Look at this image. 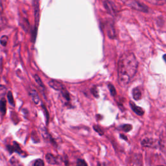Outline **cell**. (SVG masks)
<instances>
[{"instance_id": "obj_2", "label": "cell", "mask_w": 166, "mask_h": 166, "mask_svg": "<svg viewBox=\"0 0 166 166\" xmlns=\"http://www.w3.org/2000/svg\"><path fill=\"white\" fill-rule=\"evenodd\" d=\"M122 1L125 4L133 8V9L145 13L148 12L147 7L136 1V0H122Z\"/></svg>"}, {"instance_id": "obj_18", "label": "cell", "mask_w": 166, "mask_h": 166, "mask_svg": "<svg viewBox=\"0 0 166 166\" xmlns=\"http://www.w3.org/2000/svg\"><path fill=\"white\" fill-rule=\"evenodd\" d=\"M122 129L125 131V132L126 133H128L129 132V131H130L131 130H132V126H131L130 125H129V124H127V125H123L122 126Z\"/></svg>"}, {"instance_id": "obj_5", "label": "cell", "mask_w": 166, "mask_h": 166, "mask_svg": "<svg viewBox=\"0 0 166 166\" xmlns=\"http://www.w3.org/2000/svg\"><path fill=\"white\" fill-rule=\"evenodd\" d=\"M30 95H31V97L34 104L38 105V104L40 103V99L39 95H38V94L37 93V92L35 90L31 89L30 90Z\"/></svg>"}, {"instance_id": "obj_8", "label": "cell", "mask_w": 166, "mask_h": 166, "mask_svg": "<svg viewBox=\"0 0 166 166\" xmlns=\"http://www.w3.org/2000/svg\"><path fill=\"white\" fill-rule=\"evenodd\" d=\"M6 100L5 98L0 99V114L3 116L6 113Z\"/></svg>"}, {"instance_id": "obj_26", "label": "cell", "mask_w": 166, "mask_h": 166, "mask_svg": "<svg viewBox=\"0 0 166 166\" xmlns=\"http://www.w3.org/2000/svg\"><path fill=\"white\" fill-rule=\"evenodd\" d=\"M120 137H121V138H123V140H127V137H126L125 136H124V135H123V134H121V135H120Z\"/></svg>"}, {"instance_id": "obj_19", "label": "cell", "mask_w": 166, "mask_h": 166, "mask_svg": "<svg viewBox=\"0 0 166 166\" xmlns=\"http://www.w3.org/2000/svg\"><path fill=\"white\" fill-rule=\"evenodd\" d=\"M33 166H44V162L41 159H38L34 162Z\"/></svg>"}, {"instance_id": "obj_12", "label": "cell", "mask_w": 166, "mask_h": 166, "mask_svg": "<svg viewBox=\"0 0 166 166\" xmlns=\"http://www.w3.org/2000/svg\"><path fill=\"white\" fill-rule=\"evenodd\" d=\"M8 41H9V38L6 35L2 36L1 38H0V44H1L3 46H6L7 43H8Z\"/></svg>"}, {"instance_id": "obj_17", "label": "cell", "mask_w": 166, "mask_h": 166, "mask_svg": "<svg viewBox=\"0 0 166 166\" xmlns=\"http://www.w3.org/2000/svg\"><path fill=\"white\" fill-rule=\"evenodd\" d=\"M94 129L97 132L99 135H101V136H103L104 134V132L103 130L101 129V127L98 125H94Z\"/></svg>"}, {"instance_id": "obj_25", "label": "cell", "mask_w": 166, "mask_h": 166, "mask_svg": "<svg viewBox=\"0 0 166 166\" xmlns=\"http://www.w3.org/2000/svg\"><path fill=\"white\" fill-rule=\"evenodd\" d=\"M42 108H43L44 112L45 114V116L47 118V122H48V119H49V115H48V110L46 109V108L45 107L44 105H42Z\"/></svg>"}, {"instance_id": "obj_23", "label": "cell", "mask_w": 166, "mask_h": 166, "mask_svg": "<svg viewBox=\"0 0 166 166\" xmlns=\"http://www.w3.org/2000/svg\"><path fill=\"white\" fill-rule=\"evenodd\" d=\"M77 166H87V164L84 160L79 159L77 162Z\"/></svg>"}, {"instance_id": "obj_24", "label": "cell", "mask_w": 166, "mask_h": 166, "mask_svg": "<svg viewBox=\"0 0 166 166\" xmlns=\"http://www.w3.org/2000/svg\"><path fill=\"white\" fill-rule=\"evenodd\" d=\"M5 92H6V88L4 86L0 85V96L5 95Z\"/></svg>"}, {"instance_id": "obj_4", "label": "cell", "mask_w": 166, "mask_h": 166, "mask_svg": "<svg viewBox=\"0 0 166 166\" xmlns=\"http://www.w3.org/2000/svg\"><path fill=\"white\" fill-rule=\"evenodd\" d=\"M7 147V149L9 150V151L10 153H13V152H16L20 154H24V152L22 151L21 148L20 147V146H19V145L17 144L16 142H14V145L13 146L8 145Z\"/></svg>"}, {"instance_id": "obj_10", "label": "cell", "mask_w": 166, "mask_h": 166, "mask_svg": "<svg viewBox=\"0 0 166 166\" xmlns=\"http://www.w3.org/2000/svg\"><path fill=\"white\" fill-rule=\"evenodd\" d=\"M142 145L145 147H153L154 146V140L152 139H145L144 141H142L141 143Z\"/></svg>"}, {"instance_id": "obj_6", "label": "cell", "mask_w": 166, "mask_h": 166, "mask_svg": "<svg viewBox=\"0 0 166 166\" xmlns=\"http://www.w3.org/2000/svg\"><path fill=\"white\" fill-rule=\"evenodd\" d=\"M130 105L131 109H133V110L134 112L135 113H136L137 115H140V116H141V115H144V111L143 110V109H141V107L140 106H138L136 105H135L134 103L130 102Z\"/></svg>"}, {"instance_id": "obj_1", "label": "cell", "mask_w": 166, "mask_h": 166, "mask_svg": "<svg viewBox=\"0 0 166 166\" xmlns=\"http://www.w3.org/2000/svg\"><path fill=\"white\" fill-rule=\"evenodd\" d=\"M138 60L133 53H127L121 57L118 63V82L121 87L128 85L138 70Z\"/></svg>"}, {"instance_id": "obj_14", "label": "cell", "mask_w": 166, "mask_h": 166, "mask_svg": "<svg viewBox=\"0 0 166 166\" xmlns=\"http://www.w3.org/2000/svg\"><path fill=\"white\" fill-rule=\"evenodd\" d=\"M61 94L62 95H63V97L67 100V101H69V99H70V98H69V94L68 93V92L66 90V88H64V89L63 90H61Z\"/></svg>"}, {"instance_id": "obj_11", "label": "cell", "mask_w": 166, "mask_h": 166, "mask_svg": "<svg viewBox=\"0 0 166 166\" xmlns=\"http://www.w3.org/2000/svg\"><path fill=\"white\" fill-rule=\"evenodd\" d=\"M41 132H42V135L43 138L45 139V140H51V138L50 137L49 134L48 133V131L46 130V129L45 128H42L41 129Z\"/></svg>"}, {"instance_id": "obj_21", "label": "cell", "mask_w": 166, "mask_h": 166, "mask_svg": "<svg viewBox=\"0 0 166 166\" xmlns=\"http://www.w3.org/2000/svg\"><path fill=\"white\" fill-rule=\"evenodd\" d=\"M109 90L110 92V94L112 95L113 96H114L115 94H116V92H115V88L112 85V84H109Z\"/></svg>"}, {"instance_id": "obj_22", "label": "cell", "mask_w": 166, "mask_h": 166, "mask_svg": "<svg viewBox=\"0 0 166 166\" xmlns=\"http://www.w3.org/2000/svg\"><path fill=\"white\" fill-rule=\"evenodd\" d=\"M92 92L93 95L95 96V98H99V92H98V90L97 87H93L92 88Z\"/></svg>"}, {"instance_id": "obj_7", "label": "cell", "mask_w": 166, "mask_h": 166, "mask_svg": "<svg viewBox=\"0 0 166 166\" xmlns=\"http://www.w3.org/2000/svg\"><path fill=\"white\" fill-rule=\"evenodd\" d=\"M45 159L47 160V162L49 164L55 165V164H59V162H58L57 158L53 155L51 153H48L45 155Z\"/></svg>"}, {"instance_id": "obj_3", "label": "cell", "mask_w": 166, "mask_h": 166, "mask_svg": "<svg viewBox=\"0 0 166 166\" xmlns=\"http://www.w3.org/2000/svg\"><path fill=\"white\" fill-rule=\"evenodd\" d=\"M49 85L50 87L52 88L53 89L57 90V91H61V90H63L64 88H65L63 83L59 82V81H58V80H50L49 82Z\"/></svg>"}, {"instance_id": "obj_28", "label": "cell", "mask_w": 166, "mask_h": 166, "mask_svg": "<svg viewBox=\"0 0 166 166\" xmlns=\"http://www.w3.org/2000/svg\"><path fill=\"white\" fill-rule=\"evenodd\" d=\"M158 166H163V165H158Z\"/></svg>"}, {"instance_id": "obj_9", "label": "cell", "mask_w": 166, "mask_h": 166, "mask_svg": "<svg viewBox=\"0 0 166 166\" xmlns=\"http://www.w3.org/2000/svg\"><path fill=\"white\" fill-rule=\"evenodd\" d=\"M133 98L135 100H140L141 99V93L140 90L138 89V88H135L133 90Z\"/></svg>"}, {"instance_id": "obj_13", "label": "cell", "mask_w": 166, "mask_h": 166, "mask_svg": "<svg viewBox=\"0 0 166 166\" xmlns=\"http://www.w3.org/2000/svg\"><path fill=\"white\" fill-rule=\"evenodd\" d=\"M7 98H8L9 102L10 103V105L13 106H14V98H13L12 92L9 91L8 92V94H7Z\"/></svg>"}, {"instance_id": "obj_27", "label": "cell", "mask_w": 166, "mask_h": 166, "mask_svg": "<svg viewBox=\"0 0 166 166\" xmlns=\"http://www.w3.org/2000/svg\"><path fill=\"white\" fill-rule=\"evenodd\" d=\"M163 59H164V60H165V62L166 63V55H164Z\"/></svg>"}, {"instance_id": "obj_16", "label": "cell", "mask_w": 166, "mask_h": 166, "mask_svg": "<svg viewBox=\"0 0 166 166\" xmlns=\"http://www.w3.org/2000/svg\"><path fill=\"white\" fill-rule=\"evenodd\" d=\"M147 1L155 5H162L164 3V0H147Z\"/></svg>"}, {"instance_id": "obj_15", "label": "cell", "mask_w": 166, "mask_h": 166, "mask_svg": "<svg viewBox=\"0 0 166 166\" xmlns=\"http://www.w3.org/2000/svg\"><path fill=\"white\" fill-rule=\"evenodd\" d=\"M34 77V79H35V81L36 82V83L38 84V85H39L41 87H42V88H44V84H43V83H42V81L41 80L40 77L38 76V75H35Z\"/></svg>"}, {"instance_id": "obj_20", "label": "cell", "mask_w": 166, "mask_h": 166, "mask_svg": "<svg viewBox=\"0 0 166 166\" xmlns=\"http://www.w3.org/2000/svg\"><path fill=\"white\" fill-rule=\"evenodd\" d=\"M10 162L13 166H22V165L20 163V162H19V161L15 159L14 158H13L12 159H11Z\"/></svg>"}]
</instances>
